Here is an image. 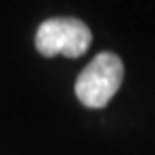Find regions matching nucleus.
I'll return each instance as SVG.
<instances>
[{"label":"nucleus","mask_w":155,"mask_h":155,"mask_svg":"<svg viewBox=\"0 0 155 155\" xmlns=\"http://www.w3.org/2000/svg\"><path fill=\"white\" fill-rule=\"evenodd\" d=\"M123 82V63L112 52H101L75 80V97L86 108H104Z\"/></svg>","instance_id":"f257e3e1"},{"label":"nucleus","mask_w":155,"mask_h":155,"mask_svg":"<svg viewBox=\"0 0 155 155\" xmlns=\"http://www.w3.org/2000/svg\"><path fill=\"white\" fill-rule=\"evenodd\" d=\"M91 30L84 22L73 17H52L39 26L35 45L39 54L48 58L63 54L67 58H78L82 56L88 45H91Z\"/></svg>","instance_id":"f03ea898"}]
</instances>
